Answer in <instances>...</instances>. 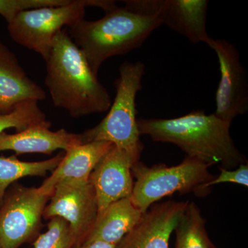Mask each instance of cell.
I'll return each instance as SVG.
<instances>
[{"label": "cell", "instance_id": "obj_13", "mask_svg": "<svg viewBox=\"0 0 248 248\" xmlns=\"http://www.w3.org/2000/svg\"><path fill=\"white\" fill-rule=\"evenodd\" d=\"M45 90L28 77L16 55L0 40V115L26 101L44 100Z\"/></svg>", "mask_w": 248, "mask_h": 248}, {"label": "cell", "instance_id": "obj_9", "mask_svg": "<svg viewBox=\"0 0 248 248\" xmlns=\"http://www.w3.org/2000/svg\"><path fill=\"white\" fill-rule=\"evenodd\" d=\"M44 211L43 218L60 217L68 222L77 248L83 245L98 216L95 190L91 182L59 183Z\"/></svg>", "mask_w": 248, "mask_h": 248}, {"label": "cell", "instance_id": "obj_1", "mask_svg": "<svg viewBox=\"0 0 248 248\" xmlns=\"http://www.w3.org/2000/svg\"><path fill=\"white\" fill-rule=\"evenodd\" d=\"M137 122L140 135L176 145L187 156L209 166L221 164L223 169L231 170L247 163L231 138V123L214 113L193 111L177 118H140Z\"/></svg>", "mask_w": 248, "mask_h": 248}, {"label": "cell", "instance_id": "obj_7", "mask_svg": "<svg viewBox=\"0 0 248 248\" xmlns=\"http://www.w3.org/2000/svg\"><path fill=\"white\" fill-rule=\"evenodd\" d=\"M50 197L38 187L17 183L10 186L0 206V248H19L37 239Z\"/></svg>", "mask_w": 248, "mask_h": 248}, {"label": "cell", "instance_id": "obj_10", "mask_svg": "<svg viewBox=\"0 0 248 248\" xmlns=\"http://www.w3.org/2000/svg\"><path fill=\"white\" fill-rule=\"evenodd\" d=\"M208 46L217 54L221 71L214 114L232 123L248 111L247 73L241 63L239 50L231 42L213 38Z\"/></svg>", "mask_w": 248, "mask_h": 248}, {"label": "cell", "instance_id": "obj_4", "mask_svg": "<svg viewBox=\"0 0 248 248\" xmlns=\"http://www.w3.org/2000/svg\"><path fill=\"white\" fill-rule=\"evenodd\" d=\"M143 62H125L115 80L116 95L110 110L98 125L81 134L82 143L104 141L140 158L143 146L137 122L136 97L142 89Z\"/></svg>", "mask_w": 248, "mask_h": 248}, {"label": "cell", "instance_id": "obj_15", "mask_svg": "<svg viewBox=\"0 0 248 248\" xmlns=\"http://www.w3.org/2000/svg\"><path fill=\"white\" fill-rule=\"evenodd\" d=\"M51 125H37L22 132L0 133V152L12 151L16 155L41 153L50 155L59 149L68 151L82 144L81 134L68 133L62 128L52 131Z\"/></svg>", "mask_w": 248, "mask_h": 248}, {"label": "cell", "instance_id": "obj_24", "mask_svg": "<svg viewBox=\"0 0 248 248\" xmlns=\"http://www.w3.org/2000/svg\"><path fill=\"white\" fill-rule=\"evenodd\" d=\"M216 248V247H215V248Z\"/></svg>", "mask_w": 248, "mask_h": 248}, {"label": "cell", "instance_id": "obj_8", "mask_svg": "<svg viewBox=\"0 0 248 248\" xmlns=\"http://www.w3.org/2000/svg\"><path fill=\"white\" fill-rule=\"evenodd\" d=\"M129 11L158 17L166 25L193 44L209 45L212 37L207 31V0H125Z\"/></svg>", "mask_w": 248, "mask_h": 248}, {"label": "cell", "instance_id": "obj_11", "mask_svg": "<svg viewBox=\"0 0 248 248\" xmlns=\"http://www.w3.org/2000/svg\"><path fill=\"white\" fill-rule=\"evenodd\" d=\"M140 159L114 145L98 163L89 178L97 196L98 214L113 202L131 197L132 168Z\"/></svg>", "mask_w": 248, "mask_h": 248}, {"label": "cell", "instance_id": "obj_23", "mask_svg": "<svg viewBox=\"0 0 248 248\" xmlns=\"http://www.w3.org/2000/svg\"><path fill=\"white\" fill-rule=\"evenodd\" d=\"M115 245L108 244L103 241H96L89 244H83L78 248H115Z\"/></svg>", "mask_w": 248, "mask_h": 248}, {"label": "cell", "instance_id": "obj_5", "mask_svg": "<svg viewBox=\"0 0 248 248\" xmlns=\"http://www.w3.org/2000/svg\"><path fill=\"white\" fill-rule=\"evenodd\" d=\"M88 6H96L108 13L117 4L111 0H72L64 6L23 11L8 24L10 37L18 45L40 54L46 62L55 35L63 27H71L84 19Z\"/></svg>", "mask_w": 248, "mask_h": 248}, {"label": "cell", "instance_id": "obj_21", "mask_svg": "<svg viewBox=\"0 0 248 248\" xmlns=\"http://www.w3.org/2000/svg\"><path fill=\"white\" fill-rule=\"evenodd\" d=\"M71 1L72 0H0V16L9 24L23 11L48 6H64Z\"/></svg>", "mask_w": 248, "mask_h": 248}, {"label": "cell", "instance_id": "obj_19", "mask_svg": "<svg viewBox=\"0 0 248 248\" xmlns=\"http://www.w3.org/2000/svg\"><path fill=\"white\" fill-rule=\"evenodd\" d=\"M51 125L36 101L21 103L11 113L0 115V133L9 128L19 133L31 127Z\"/></svg>", "mask_w": 248, "mask_h": 248}, {"label": "cell", "instance_id": "obj_6", "mask_svg": "<svg viewBox=\"0 0 248 248\" xmlns=\"http://www.w3.org/2000/svg\"><path fill=\"white\" fill-rule=\"evenodd\" d=\"M209 167L203 161L189 156L180 164L171 167L164 164L148 167L137 161L132 168L136 181L130 199L145 213L155 202L175 192L206 195L203 186L215 178L209 172Z\"/></svg>", "mask_w": 248, "mask_h": 248}, {"label": "cell", "instance_id": "obj_2", "mask_svg": "<svg viewBox=\"0 0 248 248\" xmlns=\"http://www.w3.org/2000/svg\"><path fill=\"white\" fill-rule=\"evenodd\" d=\"M46 66L45 84L55 107L64 109L74 118L110 108V94L66 29L54 37Z\"/></svg>", "mask_w": 248, "mask_h": 248}, {"label": "cell", "instance_id": "obj_3", "mask_svg": "<svg viewBox=\"0 0 248 248\" xmlns=\"http://www.w3.org/2000/svg\"><path fill=\"white\" fill-rule=\"evenodd\" d=\"M161 26L156 16L138 14L117 6L98 20L81 19L69 27L68 35L97 76L106 60L140 48Z\"/></svg>", "mask_w": 248, "mask_h": 248}, {"label": "cell", "instance_id": "obj_22", "mask_svg": "<svg viewBox=\"0 0 248 248\" xmlns=\"http://www.w3.org/2000/svg\"><path fill=\"white\" fill-rule=\"evenodd\" d=\"M219 175L215 177L203 186V190L208 191L210 186L223 184V183H234L248 187V164L247 163L238 166L236 169H226L220 168Z\"/></svg>", "mask_w": 248, "mask_h": 248}, {"label": "cell", "instance_id": "obj_17", "mask_svg": "<svg viewBox=\"0 0 248 248\" xmlns=\"http://www.w3.org/2000/svg\"><path fill=\"white\" fill-rule=\"evenodd\" d=\"M63 155L60 153L51 159L36 162L20 161L16 155L9 157L0 156V206L6 190L18 179L29 176L45 177L58 167Z\"/></svg>", "mask_w": 248, "mask_h": 248}, {"label": "cell", "instance_id": "obj_14", "mask_svg": "<svg viewBox=\"0 0 248 248\" xmlns=\"http://www.w3.org/2000/svg\"><path fill=\"white\" fill-rule=\"evenodd\" d=\"M113 146L111 142L99 141L73 147L66 151L61 162L38 187L39 190L52 195L59 183L89 182L93 170Z\"/></svg>", "mask_w": 248, "mask_h": 248}, {"label": "cell", "instance_id": "obj_20", "mask_svg": "<svg viewBox=\"0 0 248 248\" xmlns=\"http://www.w3.org/2000/svg\"><path fill=\"white\" fill-rule=\"evenodd\" d=\"M47 226V231L35 239L34 248H77L69 224L63 218L54 217Z\"/></svg>", "mask_w": 248, "mask_h": 248}, {"label": "cell", "instance_id": "obj_12", "mask_svg": "<svg viewBox=\"0 0 248 248\" xmlns=\"http://www.w3.org/2000/svg\"><path fill=\"white\" fill-rule=\"evenodd\" d=\"M188 202L153 204L115 248H169V240Z\"/></svg>", "mask_w": 248, "mask_h": 248}, {"label": "cell", "instance_id": "obj_18", "mask_svg": "<svg viewBox=\"0 0 248 248\" xmlns=\"http://www.w3.org/2000/svg\"><path fill=\"white\" fill-rule=\"evenodd\" d=\"M176 248H214L206 229L205 220L200 208L193 202H188L174 230Z\"/></svg>", "mask_w": 248, "mask_h": 248}, {"label": "cell", "instance_id": "obj_16", "mask_svg": "<svg viewBox=\"0 0 248 248\" xmlns=\"http://www.w3.org/2000/svg\"><path fill=\"white\" fill-rule=\"evenodd\" d=\"M143 215L130 198L113 202L98 214L95 223L83 244L100 241L116 246L135 228Z\"/></svg>", "mask_w": 248, "mask_h": 248}]
</instances>
